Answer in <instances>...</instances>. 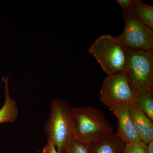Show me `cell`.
Returning a JSON list of instances; mask_svg holds the SVG:
<instances>
[{
	"instance_id": "cell-1",
	"label": "cell",
	"mask_w": 153,
	"mask_h": 153,
	"mask_svg": "<svg viewBox=\"0 0 153 153\" xmlns=\"http://www.w3.org/2000/svg\"><path fill=\"white\" fill-rule=\"evenodd\" d=\"M74 109L75 108L62 100L51 102L50 115L44 129L58 153H66L69 143L75 139Z\"/></svg>"
},
{
	"instance_id": "cell-2",
	"label": "cell",
	"mask_w": 153,
	"mask_h": 153,
	"mask_svg": "<svg viewBox=\"0 0 153 153\" xmlns=\"http://www.w3.org/2000/svg\"><path fill=\"white\" fill-rule=\"evenodd\" d=\"M74 117L75 139L87 146L113 132L104 115L94 107L75 108Z\"/></svg>"
},
{
	"instance_id": "cell-3",
	"label": "cell",
	"mask_w": 153,
	"mask_h": 153,
	"mask_svg": "<svg viewBox=\"0 0 153 153\" xmlns=\"http://www.w3.org/2000/svg\"><path fill=\"white\" fill-rule=\"evenodd\" d=\"M88 52L96 59L107 76L124 72L127 50L118 36L102 35L91 46Z\"/></svg>"
},
{
	"instance_id": "cell-4",
	"label": "cell",
	"mask_w": 153,
	"mask_h": 153,
	"mask_svg": "<svg viewBox=\"0 0 153 153\" xmlns=\"http://www.w3.org/2000/svg\"><path fill=\"white\" fill-rule=\"evenodd\" d=\"M124 73L136 96L153 91V52L126 49Z\"/></svg>"
},
{
	"instance_id": "cell-5",
	"label": "cell",
	"mask_w": 153,
	"mask_h": 153,
	"mask_svg": "<svg viewBox=\"0 0 153 153\" xmlns=\"http://www.w3.org/2000/svg\"><path fill=\"white\" fill-rule=\"evenodd\" d=\"M125 22L122 34L118 36L126 49L153 52V30L138 21L130 10H122Z\"/></svg>"
},
{
	"instance_id": "cell-6",
	"label": "cell",
	"mask_w": 153,
	"mask_h": 153,
	"mask_svg": "<svg viewBox=\"0 0 153 153\" xmlns=\"http://www.w3.org/2000/svg\"><path fill=\"white\" fill-rule=\"evenodd\" d=\"M100 100L110 111L117 105L136 102V96L124 72L107 76L100 90Z\"/></svg>"
},
{
	"instance_id": "cell-7",
	"label": "cell",
	"mask_w": 153,
	"mask_h": 153,
	"mask_svg": "<svg viewBox=\"0 0 153 153\" xmlns=\"http://www.w3.org/2000/svg\"><path fill=\"white\" fill-rule=\"evenodd\" d=\"M113 114L118 120V128L116 134L123 142H134L140 140L132 121L129 105L121 103L115 106Z\"/></svg>"
},
{
	"instance_id": "cell-8",
	"label": "cell",
	"mask_w": 153,
	"mask_h": 153,
	"mask_svg": "<svg viewBox=\"0 0 153 153\" xmlns=\"http://www.w3.org/2000/svg\"><path fill=\"white\" fill-rule=\"evenodd\" d=\"M134 127L141 140L146 144L153 140V123L136 102L129 105Z\"/></svg>"
},
{
	"instance_id": "cell-9",
	"label": "cell",
	"mask_w": 153,
	"mask_h": 153,
	"mask_svg": "<svg viewBox=\"0 0 153 153\" xmlns=\"http://www.w3.org/2000/svg\"><path fill=\"white\" fill-rule=\"evenodd\" d=\"M125 145L112 132L88 148V153H124Z\"/></svg>"
},
{
	"instance_id": "cell-10",
	"label": "cell",
	"mask_w": 153,
	"mask_h": 153,
	"mask_svg": "<svg viewBox=\"0 0 153 153\" xmlns=\"http://www.w3.org/2000/svg\"><path fill=\"white\" fill-rule=\"evenodd\" d=\"M8 79V76H4L2 78L5 83V100L4 105L0 109V123L15 122L19 115L16 102L12 98L9 93Z\"/></svg>"
},
{
	"instance_id": "cell-11",
	"label": "cell",
	"mask_w": 153,
	"mask_h": 153,
	"mask_svg": "<svg viewBox=\"0 0 153 153\" xmlns=\"http://www.w3.org/2000/svg\"><path fill=\"white\" fill-rule=\"evenodd\" d=\"M136 18L141 23L153 30V7L145 4L141 0H135L131 10Z\"/></svg>"
},
{
	"instance_id": "cell-12",
	"label": "cell",
	"mask_w": 153,
	"mask_h": 153,
	"mask_svg": "<svg viewBox=\"0 0 153 153\" xmlns=\"http://www.w3.org/2000/svg\"><path fill=\"white\" fill-rule=\"evenodd\" d=\"M136 103L153 121V91H147L137 96Z\"/></svg>"
},
{
	"instance_id": "cell-13",
	"label": "cell",
	"mask_w": 153,
	"mask_h": 153,
	"mask_svg": "<svg viewBox=\"0 0 153 153\" xmlns=\"http://www.w3.org/2000/svg\"><path fill=\"white\" fill-rule=\"evenodd\" d=\"M125 144L124 153H149L146 144L141 140Z\"/></svg>"
},
{
	"instance_id": "cell-14",
	"label": "cell",
	"mask_w": 153,
	"mask_h": 153,
	"mask_svg": "<svg viewBox=\"0 0 153 153\" xmlns=\"http://www.w3.org/2000/svg\"><path fill=\"white\" fill-rule=\"evenodd\" d=\"M65 153H88V148L86 145L74 139L69 143Z\"/></svg>"
},
{
	"instance_id": "cell-15",
	"label": "cell",
	"mask_w": 153,
	"mask_h": 153,
	"mask_svg": "<svg viewBox=\"0 0 153 153\" xmlns=\"http://www.w3.org/2000/svg\"><path fill=\"white\" fill-rule=\"evenodd\" d=\"M117 2L122 10L131 11L134 5L135 0H117Z\"/></svg>"
},
{
	"instance_id": "cell-16",
	"label": "cell",
	"mask_w": 153,
	"mask_h": 153,
	"mask_svg": "<svg viewBox=\"0 0 153 153\" xmlns=\"http://www.w3.org/2000/svg\"><path fill=\"white\" fill-rule=\"evenodd\" d=\"M43 153H58L56 150L54 143L51 140L47 139V141L46 146L43 150Z\"/></svg>"
},
{
	"instance_id": "cell-17",
	"label": "cell",
	"mask_w": 153,
	"mask_h": 153,
	"mask_svg": "<svg viewBox=\"0 0 153 153\" xmlns=\"http://www.w3.org/2000/svg\"><path fill=\"white\" fill-rule=\"evenodd\" d=\"M148 153H153V140L147 144Z\"/></svg>"
}]
</instances>
